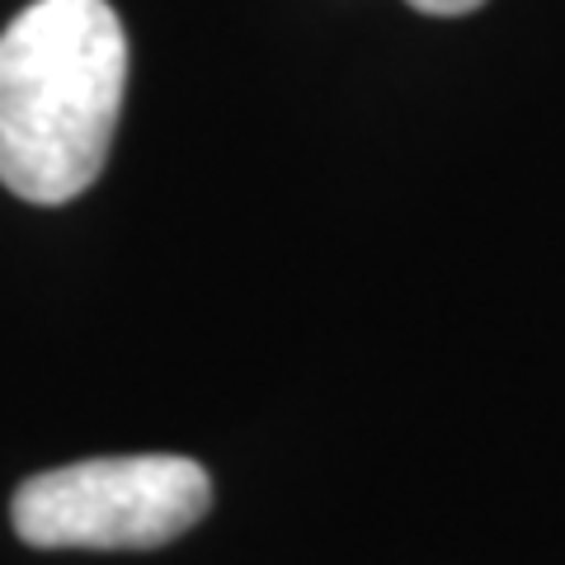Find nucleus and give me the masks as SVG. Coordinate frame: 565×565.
<instances>
[{
  "label": "nucleus",
  "instance_id": "f257e3e1",
  "mask_svg": "<svg viewBox=\"0 0 565 565\" xmlns=\"http://www.w3.org/2000/svg\"><path fill=\"white\" fill-rule=\"evenodd\" d=\"M128 90V33L109 0H33L0 29V184L71 203L99 180Z\"/></svg>",
  "mask_w": 565,
  "mask_h": 565
},
{
  "label": "nucleus",
  "instance_id": "f03ea898",
  "mask_svg": "<svg viewBox=\"0 0 565 565\" xmlns=\"http://www.w3.org/2000/svg\"><path fill=\"white\" fill-rule=\"evenodd\" d=\"M212 509V481L193 457H90L14 490L10 519L29 546L147 552L184 537Z\"/></svg>",
  "mask_w": 565,
  "mask_h": 565
},
{
  "label": "nucleus",
  "instance_id": "7ed1b4c3",
  "mask_svg": "<svg viewBox=\"0 0 565 565\" xmlns=\"http://www.w3.org/2000/svg\"><path fill=\"white\" fill-rule=\"evenodd\" d=\"M405 6H415L419 14H471V10H481L486 0H405Z\"/></svg>",
  "mask_w": 565,
  "mask_h": 565
}]
</instances>
